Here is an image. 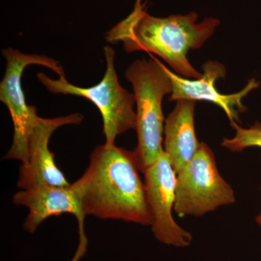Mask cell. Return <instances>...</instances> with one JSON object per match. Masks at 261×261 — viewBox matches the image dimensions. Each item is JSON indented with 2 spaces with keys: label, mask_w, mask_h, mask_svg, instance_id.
<instances>
[{
  "label": "cell",
  "mask_w": 261,
  "mask_h": 261,
  "mask_svg": "<svg viewBox=\"0 0 261 261\" xmlns=\"http://www.w3.org/2000/svg\"><path fill=\"white\" fill-rule=\"evenodd\" d=\"M166 65L156 58L136 60L127 68L125 78L135 94V128L137 146L135 152L141 172L153 164L163 152L164 122L163 98L171 94L172 82Z\"/></svg>",
  "instance_id": "3"
},
{
  "label": "cell",
  "mask_w": 261,
  "mask_h": 261,
  "mask_svg": "<svg viewBox=\"0 0 261 261\" xmlns=\"http://www.w3.org/2000/svg\"><path fill=\"white\" fill-rule=\"evenodd\" d=\"M176 175L173 211L180 217L202 216L236 200L232 187L220 174L214 152L204 142Z\"/></svg>",
  "instance_id": "6"
},
{
  "label": "cell",
  "mask_w": 261,
  "mask_h": 261,
  "mask_svg": "<svg viewBox=\"0 0 261 261\" xmlns=\"http://www.w3.org/2000/svg\"><path fill=\"white\" fill-rule=\"evenodd\" d=\"M106 70L102 80L90 87H80L66 79L53 80L46 73H38V80L51 93L79 96L86 98L101 113L106 143L115 144L118 136L135 128V94L123 88L118 80L115 65L116 51L111 46L104 47Z\"/></svg>",
  "instance_id": "4"
},
{
  "label": "cell",
  "mask_w": 261,
  "mask_h": 261,
  "mask_svg": "<svg viewBox=\"0 0 261 261\" xmlns=\"http://www.w3.org/2000/svg\"><path fill=\"white\" fill-rule=\"evenodd\" d=\"M195 109V101L179 99L165 121L163 151L176 174L200 147L196 136Z\"/></svg>",
  "instance_id": "11"
},
{
  "label": "cell",
  "mask_w": 261,
  "mask_h": 261,
  "mask_svg": "<svg viewBox=\"0 0 261 261\" xmlns=\"http://www.w3.org/2000/svg\"><path fill=\"white\" fill-rule=\"evenodd\" d=\"M2 54L6 68L0 84V101L8 108L14 129L13 143L3 160H17L25 165L29 162V140L40 116L35 106H28L25 100L22 87L24 70L29 65H41L53 70L59 78H66L61 63L50 57L25 54L13 47L5 48Z\"/></svg>",
  "instance_id": "5"
},
{
  "label": "cell",
  "mask_w": 261,
  "mask_h": 261,
  "mask_svg": "<svg viewBox=\"0 0 261 261\" xmlns=\"http://www.w3.org/2000/svg\"><path fill=\"white\" fill-rule=\"evenodd\" d=\"M147 3L148 0H136L130 14L106 33V42H121L128 53H153L180 76L200 79L202 73L192 66L187 54L202 47L212 37L220 25L219 19L206 18L198 23L196 12L159 18L149 14Z\"/></svg>",
  "instance_id": "2"
},
{
  "label": "cell",
  "mask_w": 261,
  "mask_h": 261,
  "mask_svg": "<svg viewBox=\"0 0 261 261\" xmlns=\"http://www.w3.org/2000/svg\"><path fill=\"white\" fill-rule=\"evenodd\" d=\"M255 220H256L257 224L260 225L261 226V214H259L258 216H257L256 218H255Z\"/></svg>",
  "instance_id": "13"
},
{
  "label": "cell",
  "mask_w": 261,
  "mask_h": 261,
  "mask_svg": "<svg viewBox=\"0 0 261 261\" xmlns=\"http://www.w3.org/2000/svg\"><path fill=\"white\" fill-rule=\"evenodd\" d=\"M15 205L29 209V215L23 224L27 232L33 233L43 221L51 216L63 214H73L80 225V243L78 251L72 261H79L85 254L87 240L84 233V219L80 193L75 182L68 186L54 187L39 185L21 190L13 196Z\"/></svg>",
  "instance_id": "8"
},
{
  "label": "cell",
  "mask_w": 261,
  "mask_h": 261,
  "mask_svg": "<svg viewBox=\"0 0 261 261\" xmlns=\"http://www.w3.org/2000/svg\"><path fill=\"white\" fill-rule=\"evenodd\" d=\"M145 184L153 224L152 231L159 241L177 247L191 244V233L175 221L172 211L176 202L177 175L164 151L145 170Z\"/></svg>",
  "instance_id": "7"
},
{
  "label": "cell",
  "mask_w": 261,
  "mask_h": 261,
  "mask_svg": "<svg viewBox=\"0 0 261 261\" xmlns=\"http://www.w3.org/2000/svg\"><path fill=\"white\" fill-rule=\"evenodd\" d=\"M203 73L199 80H190L180 76L167 68V73L172 82L173 90L170 101L187 99L191 101H207L214 103L226 113L231 123H240V113L246 112L243 99L260 85L252 79L240 92L231 94L220 93L216 87V81L224 79L226 69L222 63L209 61L202 65Z\"/></svg>",
  "instance_id": "10"
},
{
  "label": "cell",
  "mask_w": 261,
  "mask_h": 261,
  "mask_svg": "<svg viewBox=\"0 0 261 261\" xmlns=\"http://www.w3.org/2000/svg\"><path fill=\"white\" fill-rule=\"evenodd\" d=\"M234 128L235 136L231 139L224 138L221 146L233 152H242L250 147L261 148V123L257 121L249 128H243L238 123H231Z\"/></svg>",
  "instance_id": "12"
},
{
  "label": "cell",
  "mask_w": 261,
  "mask_h": 261,
  "mask_svg": "<svg viewBox=\"0 0 261 261\" xmlns=\"http://www.w3.org/2000/svg\"><path fill=\"white\" fill-rule=\"evenodd\" d=\"M83 119V115L79 113L53 118H39L29 140V162L20 167L17 182L18 188L27 190L39 185L65 187L70 185L57 166L49 142L58 128L80 124Z\"/></svg>",
  "instance_id": "9"
},
{
  "label": "cell",
  "mask_w": 261,
  "mask_h": 261,
  "mask_svg": "<svg viewBox=\"0 0 261 261\" xmlns=\"http://www.w3.org/2000/svg\"><path fill=\"white\" fill-rule=\"evenodd\" d=\"M140 171L135 150L115 144L97 146L88 167L75 181L84 216L152 226L153 218Z\"/></svg>",
  "instance_id": "1"
}]
</instances>
